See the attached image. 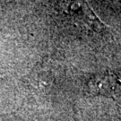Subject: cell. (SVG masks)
Returning a JSON list of instances; mask_svg holds the SVG:
<instances>
[{
	"label": "cell",
	"mask_w": 121,
	"mask_h": 121,
	"mask_svg": "<svg viewBox=\"0 0 121 121\" xmlns=\"http://www.w3.org/2000/svg\"><path fill=\"white\" fill-rule=\"evenodd\" d=\"M119 84L118 81H115V77L112 75H105L96 78L92 83V89L99 91V93L112 91L117 85Z\"/></svg>",
	"instance_id": "cell-1"
}]
</instances>
